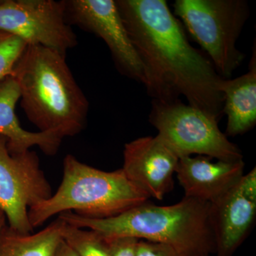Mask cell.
<instances>
[{"label": "cell", "instance_id": "13", "mask_svg": "<svg viewBox=\"0 0 256 256\" xmlns=\"http://www.w3.org/2000/svg\"><path fill=\"white\" fill-rule=\"evenodd\" d=\"M20 98L18 84L12 76L0 82V136L8 139L10 153L20 154L37 146L46 156H54L63 138L53 132H34L24 129L15 112Z\"/></svg>", "mask_w": 256, "mask_h": 256}, {"label": "cell", "instance_id": "7", "mask_svg": "<svg viewBox=\"0 0 256 256\" xmlns=\"http://www.w3.org/2000/svg\"><path fill=\"white\" fill-rule=\"evenodd\" d=\"M52 196L50 182L35 152L11 154L8 139L0 136V210L8 226L18 233L33 232L28 210Z\"/></svg>", "mask_w": 256, "mask_h": 256}, {"label": "cell", "instance_id": "9", "mask_svg": "<svg viewBox=\"0 0 256 256\" xmlns=\"http://www.w3.org/2000/svg\"><path fill=\"white\" fill-rule=\"evenodd\" d=\"M64 3L69 25H76L104 40L120 73L144 84L142 62L128 35L116 1L64 0Z\"/></svg>", "mask_w": 256, "mask_h": 256}, {"label": "cell", "instance_id": "18", "mask_svg": "<svg viewBox=\"0 0 256 256\" xmlns=\"http://www.w3.org/2000/svg\"><path fill=\"white\" fill-rule=\"evenodd\" d=\"M136 256H178L170 246L161 242L138 240L136 248Z\"/></svg>", "mask_w": 256, "mask_h": 256}, {"label": "cell", "instance_id": "8", "mask_svg": "<svg viewBox=\"0 0 256 256\" xmlns=\"http://www.w3.org/2000/svg\"><path fill=\"white\" fill-rule=\"evenodd\" d=\"M0 30L64 56L78 44L64 0H0Z\"/></svg>", "mask_w": 256, "mask_h": 256}, {"label": "cell", "instance_id": "11", "mask_svg": "<svg viewBox=\"0 0 256 256\" xmlns=\"http://www.w3.org/2000/svg\"><path fill=\"white\" fill-rule=\"evenodd\" d=\"M178 158L159 137H142L124 146L122 170L150 198L162 200L174 188Z\"/></svg>", "mask_w": 256, "mask_h": 256}, {"label": "cell", "instance_id": "2", "mask_svg": "<svg viewBox=\"0 0 256 256\" xmlns=\"http://www.w3.org/2000/svg\"><path fill=\"white\" fill-rule=\"evenodd\" d=\"M12 76L20 92V105L40 132L62 138L79 134L86 124L87 98L66 62V56L30 45L15 65Z\"/></svg>", "mask_w": 256, "mask_h": 256}, {"label": "cell", "instance_id": "1", "mask_svg": "<svg viewBox=\"0 0 256 256\" xmlns=\"http://www.w3.org/2000/svg\"><path fill=\"white\" fill-rule=\"evenodd\" d=\"M120 14L143 65L148 95L168 102L183 96L218 121L224 78L208 56L192 46L165 0H117Z\"/></svg>", "mask_w": 256, "mask_h": 256}, {"label": "cell", "instance_id": "3", "mask_svg": "<svg viewBox=\"0 0 256 256\" xmlns=\"http://www.w3.org/2000/svg\"><path fill=\"white\" fill-rule=\"evenodd\" d=\"M58 217L74 226L95 230L107 240L132 237L161 242L174 248L178 256L216 252L210 204L194 198L184 197L171 206L148 201L110 218H87L72 212Z\"/></svg>", "mask_w": 256, "mask_h": 256}, {"label": "cell", "instance_id": "15", "mask_svg": "<svg viewBox=\"0 0 256 256\" xmlns=\"http://www.w3.org/2000/svg\"><path fill=\"white\" fill-rule=\"evenodd\" d=\"M65 222L56 220L36 234L18 233L5 225L0 232V256H53Z\"/></svg>", "mask_w": 256, "mask_h": 256}, {"label": "cell", "instance_id": "21", "mask_svg": "<svg viewBox=\"0 0 256 256\" xmlns=\"http://www.w3.org/2000/svg\"><path fill=\"white\" fill-rule=\"evenodd\" d=\"M5 225H6V217H5L4 212L0 210V232Z\"/></svg>", "mask_w": 256, "mask_h": 256}, {"label": "cell", "instance_id": "19", "mask_svg": "<svg viewBox=\"0 0 256 256\" xmlns=\"http://www.w3.org/2000/svg\"><path fill=\"white\" fill-rule=\"evenodd\" d=\"M108 240L110 245V256H136L138 239L132 237H120Z\"/></svg>", "mask_w": 256, "mask_h": 256}, {"label": "cell", "instance_id": "14", "mask_svg": "<svg viewBox=\"0 0 256 256\" xmlns=\"http://www.w3.org/2000/svg\"><path fill=\"white\" fill-rule=\"evenodd\" d=\"M256 48L255 42L248 72L236 78L224 79L220 86L223 114L227 116V137L248 132L256 124Z\"/></svg>", "mask_w": 256, "mask_h": 256}, {"label": "cell", "instance_id": "6", "mask_svg": "<svg viewBox=\"0 0 256 256\" xmlns=\"http://www.w3.org/2000/svg\"><path fill=\"white\" fill-rule=\"evenodd\" d=\"M149 122L178 158L192 154L242 160V152L218 127V120L181 100H152Z\"/></svg>", "mask_w": 256, "mask_h": 256}, {"label": "cell", "instance_id": "10", "mask_svg": "<svg viewBox=\"0 0 256 256\" xmlns=\"http://www.w3.org/2000/svg\"><path fill=\"white\" fill-rule=\"evenodd\" d=\"M256 218V169L210 204L216 256H232L248 236Z\"/></svg>", "mask_w": 256, "mask_h": 256}, {"label": "cell", "instance_id": "5", "mask_svg": "<svg viewBox=\"0 0 256 256\" xmlns=\"http://www.w3.org/2000/svg\"><path fill=\"white\" fill-rule=\"evenodd\" d=\"M174 16L206 52L218 75L232 78L245 54L236 44L250 15L244 0H176Z\"/></svg>", "mask_w": 256, "mask_h": 256}, {"label": "cell", "instance_id": "12", "mask_svg": "<svg viewBox=\"0 0 256 256\" xmlns=\"http://www.w3.org/2000/svg\"><path fill=\"white\" fill-rule=\"evenodd\" d=\"M244 160L212 161L204 156L178 160L176 174L184 197L213 203L235 186L244 174Z\"/></svg>", "mask_w": 256, "mask_h": 256}, {"label": "cell", "instance_id": "20", "mask_svg": "<svg viewBox=\"0 0 256 256\" xmlns=\"http://www.w3.org/2000/svg\"><path fill=\"white\" fill-rule=\"evenodd\" d=\"M53 256H78L73 249L66 244L63 238L56 249Z\"/></svg>", "mask_w": 256, "mask_h": 256}, {"label": "cell", "instance_id": "17", "mask_svg": "<svg viewBox=\"0 0 256 256\" xmlns=\"http://www.w3.org/2000/svg\"><path fill=\"white\" fill-rule=\"evenodd\" d=\"M26 46L22 40L0 30V82L12 76Z\"/></svg>", "mask_w": 256, "mask_h": 256}, {"label": "cell", "instance_id": "4", "mask_svg": "<svg viewBox=\"0 0 256 256\" xmlns=\"http://www.w3.org/2000/svg\"><path fill=\"white\" fill-rule=\"evenodd\" d=\"M150 197L127 178L122 170L105 172L68 154L63 178L55 194L28 210L33 228L56 214L72 212L90 218L116 216L149 201Z\"/></svg>", "mask_w": 256, "mask_h": 256}, {"label": "cell", "instance_id": "16", "mask_svg": "<svg viewBox=\"0 0 256 256\" xmlns=\"http://www.w3.org/2000/svg\"><path fill=\"white\" fill-rule=\"evenodd\" d=\"M62 238L78 256H110L108 240L95 230L65 222Z\"/></svg>", "mask_w": 256, "mask_h": 256}]
</instances>
